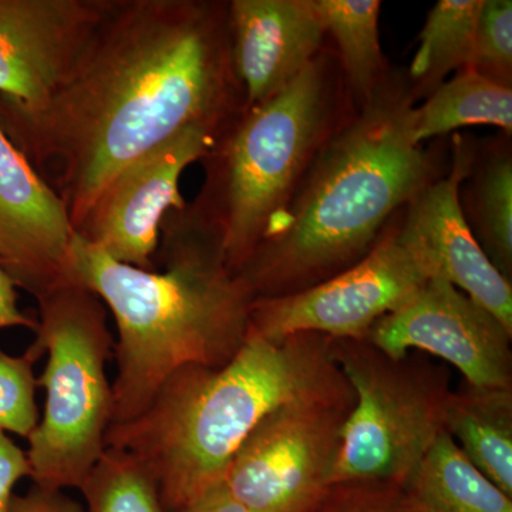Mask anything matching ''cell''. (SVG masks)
<instances>
[{
    "mask_svg": "<svg viewBox=\"0 0 512 512\" xmlns=\"http://www.w3.org/2000/svg\"><path fill=\"white\" fill-rule=\"evenodd\" d=\"M225 0H114L39 109L0 127L66 205L74 231L128 165L191 128L224 136L245 111Z\"/></svg>",
    "mask_w": 512,
    "mask_h": 512,
    "instance_id": "obj_1",
    "label": "cell"
},
{
    "mask_svg": "<svg viewBox=\"0 0 512 512\" xmlns=\"http://www.w3.org/2000/svg\"><path fill=\"white\" fill-rule=\"evenodd\" d=\"M416 101L407 73L390 69L320 150L288 210L235 272L254 299L306 291L352 268L439 177L413 138Z\"/></svg>",
    "mask_w": 512,
    "mask_h": 512,
    "instance_id": "obj_2",
    "label": "cell"
},
{
    "mask_svg": "<svg viewBox=\"0 0 512 512\" xmlns=\"http://www.w3.org/2000/svg\"><path fill=\"white\" fill-rule=\"evenodd\" d=\"M160 237L161 272L120 264L77 234L70 248L66 282L96 293L119 329L111 424L137 417L180 367L227 365L251 325L254 296L188 204L165 215Z\"/></svg>",
    "mask_w": 512,
    "mask_h": 512,
    "instance_id": "obj_3",
    "label": "cell"
},
{
    "mask_svg": "<svg viewBox=\"0 0 512 512\" xmlns=\"http://www.w3.org/2000/svg\"><path fill=\"white\" fill-rule=\"evenodd\" d=\"M355 400L328 336L299 333L275 342L249 330L227 365L171 373L143 412L111 424L106 447L137 457L165 510L175 512L224 483L239 447L269 413L286 404Z\"/></svg>",
    "mask_w": 512,
    "mask_h": 512,
    "instance_id": "obj_4",
    "label": "cell"
},
{
    "mask_svg": "<svg viewBox=\"0 0 512 512\" xmlns=\"http://www.w3.org/2000/svg\"><path fill=\"white\" fill-rule=\"evenodd\" d=\"M356 113L335 50L323 49L282 92L245 110L202 163L190 210L214 232L229 271L274 229L330 138Z\"/></svg>",
    "mask_w": 512,
    "mask_h": 512,
    "instance_id": "obj_5",
    "label": "cell"
},
{
    "mask_svg": "<svg viewBox=\"0 0 512 512\" xmlns=\"http://www.w3.org/2000/svg\"><path fill=\"white\" fill-rule=\"evenodd\" d=\"M36 339L28 355L49 353L39 387L45 413L29 437L30 477L49 491L80 488L106 450L113 394L107 380L113 338L106 305L83 286L62 284L37 298Z\"/></svg>",
    "mask_w": 512,
    "mask_h": 512,
    "instance_id": "obj_6",
    "label": "cell"
},
{
    "mask_svg": "<svg viewBox=\"0 0 512 512\" xmlns=\"http://www.w3.org/2000/svg\"><path fill=\"white\" fill-rule=\"evenodd\" d=\"M332 356L355 393L332 484L402 485L444 431L450 373L426 357H390L366 340L332 339Z\"/></svg>",
    "mask_w": 512,
    "mask_h": 512,
    "instance_id": "obj_7",
    "label": "cell"
},
{
    "mask_svg": "<svg viewBox=\"0 0 512 512\" xmlns=\"http://www.w3.org/2000/svg\"><path fill=\"white\" fill-rule=\"evenodd\" d=\"M355 404L293 403L269 413L239 447L224 484L251 512H309L332 484Z\"/></svg>",
    "mask_w": 512,
    "mask_h": 512,
    "instance_id": "obj_8",
    "label": "cell"
},
{
    "mask_svg": "<svg viewBox=\"0 0 512 512\" xmlns=\"http://www.w3.org/2000/svg\"><path fill=\"white\" fill-rule=\"evenodd\" d=\"M400 212L370 254L342 274L293 295L254 299L249 330L275 342L299 333L366 340L377 320L399 309L431 278L399 237Z\"/></svg>",
    "mask_w": 512,
    "mask_h": 512,
    "instance_id": "obj_9",
    "label": "cell"
},
{
    "mask_svg": "<svg viewBox=\"0 0 512 512\" xmlns=\"http://www.w3.org/2000/svg\"><path fill=\"white\" fill-rule=\"evenodd\" d=\"M512 335L487 309L433 276L396 311L377 320L366 342L390 357L430 353L478 387H512Z\"/></svg>",
    "mask_w": 512,
    "mask_h": 512,
    "instance_id": "obj_10",
    "label": "cell"
},
{
    "mask_svg": "<svg viewBox=\"0 0 512 512\" xmlns=\"http://www.w3.org/2000/svg\"><path fill=\"white\" fill-rule=\"evenodd\" d=\"M218 140L210 131L191 128L128 165L101 191L76 234L120 264L156 271L165 215L187 205L181 175L204 160Z\"/></svg>",
    "mask_w": 512,
    "mask_h": 512,
    "instance_id": "obj_11",
    "label": "cell"
},
{
    "mask_svg": "<svg viewBox=\"0 0 512 512\" xmlns=\"http://www.w3.org/2000/svg\"><path fill=\"white\" fill-rule=\"evenodd\" d=\"M113 3L0 0V107H42L72 73Z\"/></svg>",
    "mask_w": 512,
    "mask_h": 512,
    "instance_id": "obj_12",
    "label": "cell"
},
{
    "mask_svg": "<svg viewBox=\"0 0 512 512\" xmlns=\"http://www.w3.org/2000/svg\"><path fill=\"white\" fill-rule=\"evenodd\" d=\"M473 144L454 138L450 171L423 188L399 215V237L430 276L446 279L487 309L512 335V282L491 264L460 205Z\"/></svg>",
    "mask_w": 512,
    "mask_h": 512,
    "instance_id": "obj_13",
    "label": "cell"
},
{
    "mask_svg": "<svg viewBox=\"0 0 512 512\" xmlns=\"http://www.w3.org/2000/svg\"><path fill=\"white\" fill-rule=\"evenodd\" d=\"M74 235L66 205L0 127V268L40 298L66 284Z\"/></svg>",
    "mask_w": 512,
    "mask_h": 512,
    "instance_id": "obj_14",
    "label": "cell"
},
{
    "mask_svg": "<svg viewBox=\"0 0 512 512\" xmlns=\"http://www.w3.org/2000/svg\"><path fill=\"white\" fill-rule=\"evenodd\" d=\"M228 25L245 110L282 92L325 49L313 0H231Z\"/></svg>",
    "mask_w": 512,
    "mask_h": 512,
    "instance_id": "obj_15",
    "label": "cell"
},
{
    "mask_svg": "<svg viewBox=\"0 0 512 512\" xmlns=\"http://www.w3.org/2000/svg\"><path fill=\"white\" fill-rule=\"evenodd\" d=\"M444 431L481 474L512 498V387L464 382L448 397Z\"/></svg>",
    "mask_w": 512,
    "mask_h": 512,
    "instance_id": "obj_16",
    "label": "cell"
},
{
    "mask_svg": "<svg viewBox=\"0 0 512 512\" xmlns=\"http://www.w3.org/2000/svg\"><path fill=\"white\" fill-rule=\"evenodd\" d=\"M504 134L473 151L460 187V205L491 264L512 282V150Z\"/></svg>",
    "mask_w": 512,
    "mask_h": 512,
    "instance_id": "obj_17",
    "label": "cell"
},
{
    "mask_svg": "<svg viewBox=\"0 0 512 512\" xmlns=\"http://www.w3.org/2000/svg\"><path fill=\"white\" fill-rule=\"evenodd\" d=\"M409 512H512V498L441 434L402 484Z\"/></svg>",
    "mask_w": 512,
    "mask_h": 512,
    "instance_id": "obj_18",
    "label": "cell"
},
{
    "mask_svg": "<svg viewBox=\"0 0 512 512\" xmlns=\"http://www.w3.org/2000/svg\"><path fill=\"white\" fill-rule=\"evenodd\" d=\"M336 43L343 82L356 111L369 103L392 67L380 43L379 0H313Z\"/></svg>",
    "mask_w": 512,
    "mask_h": 512,
    "instance_id": "obj_19",
    "label": "cell"
},
{
    "mask_svg": "<svg viewBox=\"0 0 512 512\" xmlns=\"http://www.w3.org/2000/svg\"><path fill=\"white\" fill-rule=\"evenodd\" d=\"M470 126L498 127L511 136L512 87L464 69L414 109L413 138L417 144Z\"/></svg>",
    "mask_w": 512,
    "mask_h": 512,
    "instance_id": "obj_20",
    "label": "cell"
},
{
    "mask_svg": "<svg viewBox=\"0 0 512 512\" xmlns=\"http://www.w3.org/2000/svg\"><path fill=\"white\" fill-rule=\"evenodd\" d=\"M483 0H439L419 35L407 77L416 100L427 99L451 73L467 69Z\"/></svg>",
    "mask_w": 512,
    "mask_h": 512,
    "instance_id": "obj_21",
    "label": "cell"
},
{
    "mask_svg": "<svg viewBox=\"0 0 512 512\" xmlns=\"http://www.w3.org/2000/svg\"><path fill=\"white\" fill-rule=\"evenodd\" d=\"M79 490L86 512H168L150 471L120 448L106 447Z\"/></svg>",
    "mask_w": 512,
    "mask_h": 512,
    "instance_id": "obj_22",
    "label": "cell"
},
{
    "mask_svg": "<svg viewBox=\"0 0 512 512\" xmlns=\"http://www.w3.org/2000/svg\"><path fill=\"white\" fill-rule=\"evenodd\" d=\"M467 69L491 82L512 87L511 0H483Z\"/></svg>",
    "mask_w": 512,
    "mask_h": 512,
    "instance_id": "obj_23",
    "label": "cell"
},
{
    "mask_svg": "<svg viewBox=\"0 0 512 512\" xmlns=\"http://www.w3.org/2000/svg\"><path fill=\"white\" fill-rule=\"evenodd\" d=\"M28 353L10 356L0 350V431L29 439L39 423L33 363Z\"/></svg>",
    "mask_w": 512,
    "mask_h": 512,
    "instance_id": "obj_24",
    "label": "cell"
},
{
    "mask_svg": "<svg viewBox=\"0 0 512 512\" xmlns=\"http://www.w3.org/2000/svg\"><path fill=\"white\" fill-rule=\"evenodd\" d=\"M309 512H409L402 485L392 481H340L329 485Z\"/></svg>",
    "mask_w": 512,
    "mask_h": 512,
    "instance_id": "obj_25",
    "label": "cell"
},
{
    "mask_svg": "<svg viewBox=\"0 0 512 512\" xmlns=\"http://www.w3.org/2000/svg\"><path fill=\"white\" fill-rule=\"evenodd\" d=\"M30 477L28 454L0 431V512H9L13 488L23 477Z\"/></svg>",
    "mask_w": 512,
    "mask_h": 512,
    "instance_id": "obj_26",
    "label": "cell"
},
{
    "mask_svg": "<svg viewBox=\"0 0 512 512\" xmlns=\"http://www.w3.org/2000/svg\"><path fill=\"white\" fill-rule=\"evenodd\" d=\"M9 512H86L82 504L62 491L33 487L28 494L13 495Z\"/></svg>",
    "mask_w": 512,
    "mask_h": 512,
    "instance_id": "obj_27",
    "label": "cell"
},
{
    "mask_svg": "<svg viewBox=\"0 0 512 512\" xmlns=\"http://www.w3.org/2000/svg\"><path fill=\"white\" fill-rule=\"evenodd\" d=\"M19 326L35 330L37 320L20 311L16 286L0 268V329L19 328Z\"/></svg>",
    "mask_w": 512,
    "mask_h": 512,
    "instance_id": "obj_28",
    "label": "cell"
},
{
    "mask_svg": "<svg viewBox=\"0 0 512 512\" xmlns=\"http://www.w3.org/2000/svg\"><path fill=\"white\" fill-rule=\"evenodd\" d=\"M175 512H251L235 500L224 483L215 485L207 493Z\"/></svg>",
    "mask_w": 512,
    "mask_h": 512,
    "instance_id": "obj_29",
    "label": "cell"
}]
</instances>
